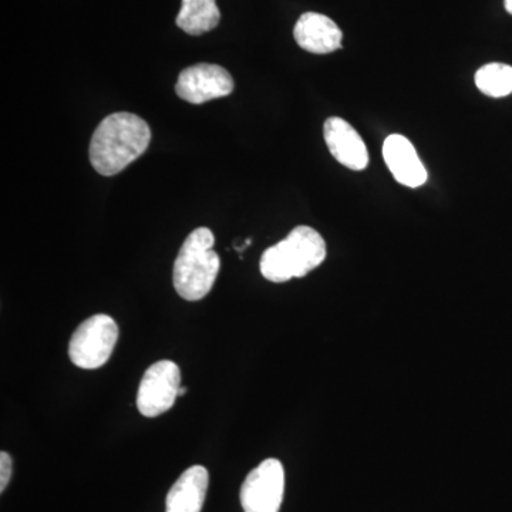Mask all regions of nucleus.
Segmentation results:
<instances>
[{
  "label": "nucleus",
  "mask_w": 512,
  "mask_h": 512,
  "mask_svg": "<svg viewBox=\"0 0 512 512\" xmlns=\"http://www.w3.org/2000/svg\"><path fill=\"white\" fill-rule=\"evenodd\" d=\"M150 126L133 113L110 114L96 128L90 143V163L97 173L111 177L146 153Z\"/></svg>",
  "instance_id": "nucleus-1"
},
{
  "label": "nucleus",
  "mask_w": 512,
  "mask_h": 512,
  "mask_svg": "<svg viewBox=\"0 0 512 512\" xmlns=\"http://www.w3.org/2000/svg\"><path fill=\"white\" fill-rule=\"evenodd\" d=\"M326 242L316 229L299 225L288 237L266 249L261 258V274L274 284L303 278L326 259Z\"/></svg>",
  "instance_id": "nucleus-2"
},
{
  "label": "nucleus",
  "mask_w": 512,
  "mask_h": 512,
  "mask_svg": "<svg viewBox=\"0 0 512 512\" xmlns=\"http://www.w3.org/2000/svg\"><path fill=\"white\" fill-rule=\"evenodd\" d=\"M211 229L197 228L185 238L174 264V288L185 301L204 299L211 292L221 268L220 255L212 249Z\"/></svg>",
  "instance_id": "nucleus-3"
},
{
  "label": "nucleus",
  "mask_w": 512,
  "mask_h": 512,
  "mask_svg": "<svg viewBox=\"0 0 512 512\" xmlns=\"http://www.w3.org/2000/svg\"><path fill=\"white\" fill-rule=\"evenodd\" d=\"M119 326L109 315H94L80 323L69 343L74 366L94 370L109 362L119 340Z\"/></svg>",
  "instance_id": "nucleus-4"
},
{
  "label": "nucleus",
  "mask_w": 512,
  "mask_h": 512,
  "mask_svg": "<svg viewBox=\"0 0 512 512\" xmlns=\"http://www.w3.org/2000/svg\"><path fill=\"white\" fill-rule=\"evenodd\" d=\"M180 367L171 360H160L146 370L137 393V409L148 419L167 413L180 392Z\"/></svg>",
  "instance_id": "nucleus-5"
},
{
  "label": "nucleus",
  "mask_w": 512,
  "mask_h": 512,
  "mask_svg": "<svg viewBox=\"0 0 512 512\" xmlns=\"http://www.w3.org/2000/svg\"><path fill=\"white\" fill-rule=\"evenodd\" d=\"M285 491V470L281 461L268 458L245 478L241 504L245 512H279Z\"/></svg>",
  "instance_id": "nucleus-6"
},
{
  "label": "nucleus",
  "mask_w": 512,
  "mask_h": 512,
  "mask_svg": "<svg viewBox=\"0 0 512 512\" xmlns=\"http://www.w3.org/2000/svg\"><path fill=\"white\" fill-rule=\"evenodd\" d=\"M234 79L218 64L200 63L187 67L178 76L175 92L191 104L227 97L234 92Z\"/></svg>",
  "instance_id": "nucleus-7"
},
{
  "label": "nucleus",
  "mask_w": 512,
  "mask_h": 512,
  "mask_svg": "<svg viewBox=\"0 0 512 512\" xmlns=\"http://www.w3.org/2000/svg\"><path fill=\"white\" fill-rule=\"evenodd\" d=\"M323 136L330 154L338 163L349 170H365L369 164V153L365 141L352 124L340 117H330L323 126Z\"/></svg>",
  "instance_id": "nucleus-8"
},
{
  "label": "nucleus",
  "mask_w": 512,
  "mask_h": 512,
  "mask_svg": "<svg viewBox=\"0 0 512 512\" xmlns=\"http://www.w3.org/2000/svg\"><path fill=\"white\" fill-rule=\"evenodd\" d=\"M383 158L397 183L409 188L426 184L429 175L409 138L402 134L387 137L383 144Z\"/></svg>",
  "instance_id": "nucleus-9"
},
{
  "label": "nucleus",
  "mask_w": 512,
  "mask_h": 512,
  "mask_svg": "<svg viewBox=\"0 0 512 512\" xmlns=\"http://www.w3.org/2000/svg\"><path fill=\"white\" fill-rule=\"evenodd\" d=\"M293 37L301 49L313 55H329L342 49V30L320 13H303L293 29Z\"/></svg>",
  "instance_id": "nucleus-10"
},
{
  "label": "nucleus",
  "mask_w": 512,
  "mask_h": 512,
  "mask_svg": "<svg viewBox=\"0 0 512 512\" xmlns=\"http://www.w3.org/2000/svg\"><path fill=\"white\" fill-rule=\"evenodd\" d=\"M210 474L202 466H192L175 481L165 500V512H201L207 497Z\"/></svg>",
  "instance_id": "nucleus-11"
},
{
  "label": "nucleus",
  "mask_w": 512,
  "mask_h": 512,
  "mask_svg": "<svg viewBox=\"0 0 512 512\" xmlns=\"http://www.w3.org/2000/svg\"><path fill=\"white\" fill-rule=\"evenodd\" d=\"M221 12L215 0H183L175 23L191 36H200L217 28Z\"/></svg>",
  "instance_id": "nucleus-12"
},
{
  "label": "nucleus",
  "mask_w": 512,
  "mask_h": 512,
  "mask_svg": "<svg viewBox=\"0 0 512 512\" xmlns=\"http://www.w3.org/2000/svg\"><path fill=\"white\" fill-rule=\"evenodd\" d=\"M478 90L488 97L501 99L512 93V67L503 63H490L476 73Z\"/></svg>",
  "instance_id": "nucleus-13"
},
{
  "label": "nucleus",
  "mask_w": 512,
  "mask_h": 512,
  "mask_svg": "<svg viewBox=\"0 0 512 512\" xmlns=\"http://www.w3.org/2000/svg\"><path fill=\"white\" fill-rule=\"evenodd\" d=\"M13 463L8 453H0V493L8 487L10 477H12Z\"/></svg>",
  "instance_id": "nucleus-14"
},
{
  "label": "nucleus",
  "mask_w": 512,
  "mask_h": 512,
  "mask_svg": "<svg viewBox=\"0 0 512 512\" xmlns=\"http://www.w3.org/2000/svg\"><path fill=\"white\" fill-rule=\"evenodd\" d=\"M505 10L512 15V0H504Z\"/></svg>",
  "instance_id": "nucleus-15"
},
{
  "label": "nucleus",
  "mask_w": 512,
  "mask_h": 512,
  "mask_svg": "<svg viewBox=\"0 0 512 512\" xmlns=\"http://www.w3.org/2000/svg\"><path fill=\"white\" fill-rule=\"evenodd\" d=\"M187 393V387H180V392H178V396H184Z\"/></svg>",
  "instance_id": "nucleus-16"
}]
</instances>
